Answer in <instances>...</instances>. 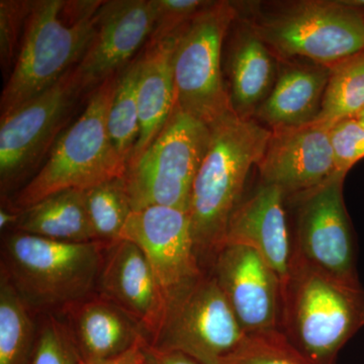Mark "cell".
<instances>
[{
  "mask_svg": "<svg viewBox=\"0 0 364 364\" xmlns=\"http://www.w3.org/2000/svg\"><path fill=\"white\" fill-rule=\"evenodd\" d=\"M210 129L207 153L193 182L188 217L198 259L213 263L225 245L228 223L241 203L249 172L258 165L272 130L234 112Z\"/></svg>",
  "mask_w": 364,
  "mask_h": 364,
  "instance_id": "1",
  "label": "cell"
},
{
  "mask_svg": "<svg viewBox=\"0 0 364 364\" xmlns=\"http://www.w3.org/2000/svg\"><path fill=\"white\" fill-rule=\"evenodd\" d=\"M364 327V289L293 255L282 282L279 331L308 364H337Z\"/></svg>",
  "mask_w": 364,
  "mask_h": 364,
  "instance_id": "2",
  "label": "cell"
},
{
  "mask_svg": "<svg viewBox=\"0 0 364 364\" xmlns=\"http://www.w3.org/2000/svg\"><path fill=\"white\" fill-rule=\"evenodd\" d=\"M102 4L33 1L18 59L2 90L0 117L49 90L78 65L97 32Z\"/></svg>",
  "mask_w": 364,
  "mask_h": 364,
  "instance_id": "3",
  "label": "cell"
},
{
  "mask_svg": "<svg viewBox=\"0 0 364 364\" xmlns=\"http://www.w3.org/2000/svg\"><path fill=\"white\" fill-rule=\"evenodd\" d=\"M119 74L91 92L85 111L52 148L43 166L16 196L25 210L43 198L68 189L88 191L105 181L124 178L128 163L112 145L107 116Z\"/></svg>",
  "mask_w": 364,
  "mask_h": 364,
  "instance_id": "4",
  "label": "cell"
},
{
  "mask_svg": "<svg viewBox=\"0 0 364 364\" xmlns=\"http://www.w3.org/2000/svg\"><path fill=\"white\" fill-rule=\"evenodd\" d=\"M109 245L68 243L16 232L4 241L1 272L28 308L64 309L92 294Z\"/></svg>",
  "mask_w": 364,
  "mask_h": 364,
  "instance_id": "5",
  "label": "cell"
},
{
  "mask_svg": "<svg viewBox=\"0 0 364 364\" xmlns=\"http://www.w3.org/2000/svg\"><path fill=\"white\" fill-rule=\"evenodd\" d=\"M248 28L282 60L331 67L364 51V11L342 0L296 2L253 18Z\"/></svg>",
  "mask_w": 364,
  "mask_h": 364,
  "instance_id": "6",
  "label": "cell"
},
{
  "mask_svg": "<svg viewBox=\"0 0 364 364\" xmlns=\"http://www.w3.org/2000/svg\"><path fill=\"white\" fill-rule=\"evenodd\" d=\"M238 13L233 2L212 1L176 33L174 107L208 127L233 112L223 80L222 51Z\"/></svg>",
  "mask_w": 364,
  "mask_h": 364,
  "instance_id": "7",
  "label": "cell"
},
{
  "mask_svg": "<svg viewBox=\"0 0 364 364\" xmlns=\"http://www.w3.org/2000/svg\"><path fill=\"white\" fill-rule=\"evenodd\" d=\"M210 138L208 124L173 107L161 133L127 168L124 181L133 210L163 205L188 213Z\"/></svg>",
  "mask_w": 364,
  "mask_h": 364,
  "instance_id": "8",
  "label": "cell"
},
{
  "mask_svg": "<svg viewBox=\"0 0 364 364\" xmlns=\"http://www.w3.org/2000/svg\"><path fill=\"white\" fill-rule=\"evenodd\" d=\"M246 337L213 274L166 294L161 322L149 341L202 364H221Z\"/></svg>",
  "mask_w": 364,
  "mask_h": 364,
  "instance_id": "9",
  "label": "cell"
},
{
  "mask_svg": "<svg viewBox=\"0 0 364 364\" xmlns=\"http://www.w3.org/2000/svg\"><path fill=\"white\" fill-rule=\"evenodd\" d=\"M75 68L58 82L0 119L2 193L44 164L83 95Z\"/></svg>",
  "mask_w": 364,
  "mask_h": 364,
  "instance_id": "10",
  "label": "cell"
},
{
  "mask_svg": "<svg viewBox=\"0 0 364 364\" xmlns=\"http://www.w3.org/2000/svg\"><path fill=\"white\" fill-rule=\"evenodd\" d=\"M345 174L289 198L296 203L293 255L345 282H359L356 241L343 196Z\"/></svg>",
  "mask_w": 364,
  "mask_h": 364,
  "instance_id": "11",
  "label": "cell"
},
{
  "mask_svg": "<svg viewBox=\"0 0 364 364\" xmlns=\"http://www.w3.org/2000/svg\"><path fill=\"white\" fill-rule=\"evenodd\" d=\"M212 264L213 277L246 335L279 330L282 282L260 254L225 244Z\"/></svg>",
  "mask_w": 364,
  "mask_h": 364,
  "instance_id": "12",
  "label": "cell"
},
{
  "mask_svg": "<svg viewBox=\"0 0 364 364\" xmlns=\"http://www.w3.org/2000/svg\"><path fill=\"white\" fill-rule=\"evenodd\" d=\"M119 239L142 251L165 294L203 274L188 213L163 205L133 210Z\"/></svg>",
  "mask_w": 364,
  "mask_h": 364,
  "instance_id": "13",
  "label": "cell"
},
{
  "mask_svg": "<svg viewBox=\"0 0 364 364\" xmlns=\"http://www.w3.org/2000/svg\"><path fill=\"white\" fill-rule=\"evenodd\" d=\"M154 16V0L102 1L97 13V32L75 67L83 92H92L136 58L149 41Z\"/></svg>",
  "mask_w": 364,
  "mask_h": 364,
  "instance_id": "14",
  "label": "cell"
},
{
  "mask_svg": "<svg viewBox=\"0 0 364 364\" xmlns=\"http://www.w3.org/2000/svg\"><path fill=\"white\" fill-rule=\"evenodd\" d=\"M257 166L262 183L277 186L287 200L317 188L337 173L329 128L314 122L272 130Z\"/></svg>",
  "mask_w": 364,
  "mask_h": 364,
  "instance_id": "15",
  "label": "cell"
},
{
  "mask_svg": "<svg viewBox=\"0 0 364 364\" xmlns=\"http://www.w3.org/2000/svg\"><path fill=\"white\" fill-rule=\"evenodd\" d=\"M97 289L102 298L119 306L141 326L149 343L161 322L166 294L138 246L123 239L109 244Z\"/></svg>",
  "mask_w": 364,
  "mask_h": 364,
  "instance_id": "16",
  "label": "cell"
},
{
  "mask_svg": "<svg viewBox=\"0 0 364 364\" xmlns=\"http://www.w3.org/2000/svg\"><path fill=\"white\" fill-rule=\"evenodd\" d=\"M286 196L277 186L261 184L248 200H241L228 223L225 244L248 246L286 279L293 259V238L287 225Z\"/></svg>",
  "mask_w": 364,
  "mask_h": 364,
  "instance_id": "17",
  "label": "cell"
},
{
  "mask_svg": "<svg viewBox=\"0 0 364 364\" xmlns=\"http://www.w3.org/2000/svg\"><path fill=\"white\" fill-rule=\"evenodd\" d=\"M67 326L82 361L114 358L148 342L141 326L109 299L86 298L63 309Z\"/></svg>",
  "mask_w": 364,
  "mask_h": 364,
  "instance_id": "18",
  "label": "cell"
},
{
  "mask_svg": "<svg viewBox=\"0 0 364 364\" xmlns=\"http://www.w3.org/2000/svg\"><path fill=\"white\" fill-rule=\"evenodd\" d=\"M330 67L286 62L277 73L272 92L253 119L270 130L312 124L322 107Z\"/></svg>",
  "mask_w": 364,
  "mask_h": 364,
  "instance_id": "19",
  "label": "cell"
},
{
  "mask_svg": "<svg viewBox=\"0 0 364 364\" xmlns=\"http://www.w3.org/2000/svg\"><path fill=\"white\" fill-rule=\"evenodd\" d=\"M176 35L168 39L147 44L141 54L138 82V109L140 135L128 167L138 161L143 153L161 133L174 107L172 71Z\"/></svg>",
  "mask_w": 364,
  "mask_h": 364,
  "instance_id": "20",
  "label": "cell"
},
{
  "mask_svg": "<svg viewBox=\"0 0 364 364\" xmlns=\"http://www.w3.org/2000/svg\"><path fill=\"white\" fill-rule=\"evenodd\" d=\"M237 38L229 59L230 102L242 119H253L272 92L279 67L269 48L247 28Z\"/></svg>",
  "mask_w": 364,
  "mask_h": 364,
  "instance_id": "21",
  "label": "cell"
},
{
  "mask_svg": "<svg viewBox=\"0 0 364 364\" xmlns=\"http://www.w3.org/2000/svg\"><path fill=\"white\" fill-rule=\"evenodd\" d=\"M16 231L68 243L98 242L91 225L85 191H59L21 210Z\"/></svg>",
  "mask_w": 364,
  "mask_h": 364,
  "instance_id": "22",
  "label": "cell"
},
{
  "mask_svg": "<svg viewBox=\"0 0 364 364\" xmlns=\"http://www.w3.org/2000/svg\"><path fill=\"white\" fill-rule=\"evenodd\" d=\"M35 327L28 306L9 282L0 275V364H32Z\"/></svg>",
  "mask_w": 364,
  "mask_h": 364,
  "instance_id": "23",
  "label": "cell"
},
{
  "mask_svg": "<svg viewBox=\"0 0 364 364\" xmlns=\"http://www.w3.org/2000/svg\"><path fill=\"white\" fill-rule=\"evenodd\" d=\"M322 107L316 123L330 129L364 111V51L330 67Z\"/></svg>",
  "mask_w": 364,
  "mask_h": 364,
  "instance_id": "24",
  "label": "cell"
},
{
  "mask_svg": "<svg viewBox=\"0 0 364 364\" xmlns=\"http://www.w3.org/2000/svg\"><path fill=\"white\" fill-rule=\"evenodd\" d=\"M141 54L119 73V81L107 116V129L112 145L124 161H130L140 135L138 82Z\"/></svg>",
  "mask_w": 364,
  "mask_h": 364,
  "instance_id": "25",
  "label": "cell"
},
{
  "mask_svg": "<svg viewBox=\"0 0 364 364\" xmlns=\"http://www.w3.org/2000/svg\"><path fill=\"white\" fill-rule=\"evenodd\" d=\"M88 215L98 242L119 240L133 212L124 178L105 181L85 191Z\"/></svg>",
  "mask_w": 364,
  "mask_h": 364,
  "instance_id": "26",
  "label": "cell"
},
{
  "mask_svg": "<svg viewBox=\"0 0 364 364\" xmlns=\"http://www.w3.org/2000/svg\"><path fill=\"white\" fill-rule=\"evenodd\" d=\"M221 364H308L279 330L246 335Z\"/></svg>",
  "mask_w": 364,
  "mask_h": 364,
  "instance_id": "27",
  "label": "cell"
},
{
  "mask_svg": "<svg viewBox=\"0 0 364 364\" xmlns=\"http://www.w3.org/2000/svg\"><path fill=\"white\" fill-rule=\"evenodd\" d=\"M33 4L30 0L0 1V65L6 81L18 59Z\"/></svg>",
  "mask_w": 364,
  "mask_h": 364,
  "instance_id": "28",
  "label": "cell"
},
{
  "mask_svg": "<svg viewBox=\"0 0 364 364\" xmlns=\"http://www.w3.org/2000/svg\"><path fill=\"white\" fill-rule=\"evenodd\" d=\"M81 358L65 324L49 318L41 329L32 364H80Z\"/></svg>",
  "mask_w": 364,
  "mask_h": 364,
  "instance_id": "29",
  "label": "cell"
},
{
  "mask_svg": "<svg viewBox=\"0 0 364 364\" xmlns=\"http://www.w3.org/2000/svg\"><path fill=\"white\" fill-rule=\"evenodd\" d=\"M210 2L205 0H154V23L147 44H157L176 35Z\"/></svg>",
  "mask_w": 364,
  "mask_h": 364,
  "instance_id": "30",
  "label": "cell"
},
{
  "mask_svg": "<svg viewBox=\"0 0 364 364\" xmlns=\"http://www.w3.org/2000/svg\"><path fill=\"white\" fill-rule=\"evenodd\" d=\"M329 135L337 172L347 176L364 158V127L355 117L343 119L330 127Z\"/></svg>",
  "mask_w": 364,
  "mask_h": 364,
  "instance_id": "31",
  "label": "cell"
},
{
  "mask_svg": "<svg viewBox=\"0 0 364 364\" xmlns=\"http://www.w3.org/2000/svg\"><path fill=\"white\" fill-rule=\"evenodd\" d=\"M145 355L147 364H202L181 352L160 350L148 343L145 345Z\"/></svg>",
  "mask_w": 364,
  "mask_h": 364,
  "instance_id": "32",
  "label": "cell"
},
{
  "mask_svg": "<svg viewBox=\"0 0 364 364\" xmlns=\"http://www.w3.org/2000/svg\"><path fill=\"white\" fill-rule=\"evenodd\" d=\"M147 343L146 341L141 342L114 358L95 361L81 360L80 364H147L145 355V345Z\"/></svg>",
  "mask_w": 364,
  "mask_h": 364,
  "instance_id": "33",
  "label": "cell"
},
{
  "mask_svg": "<svg viewBox=\"0 0 364 364\" xmlns=\"http://www.w3.org/2000/svg\"><path fill=\"white\" fill-rule=\"evenodd\" d=\"M21 210H9L7 208H1L0 210V228L1 230H6L7 228L16 226L20 220Z\"/></svg>",
  "mask_w": 364,
  "mask_h": 364,
  "instance_id": "34",
  "label": "cell"
},
{
  "mask_svg": "<svg viewBox=\"0 0 364 364\" xmlns=\"http://www.w3.org/2000/svg\"><path fill=\"white\" fill-rule=\"evenodd\" d=\"M347 6L358 7L364 11V0H342Z\"/></svg>",
  "mask_w": 364,
  "mask_h": 364,
  "instance_id": "35",
  "label": "cell"
},
{
  "mask_svg": "<svg viewBox=\"0 0 364 364\" xmlns=\"http://www.w3.org/2000/svg\"><path fill=\"white\" fill-rule=\"evenodd\" d=\"M355 119H358L359 123L363 124V126L364 127V111L359 112L358 116L355 117Z\"/></svg>",
  "mask_w": 364,
  "mask_h": 364,
  "instance_id": "36",
  "label": "cell"
}]
</instances>
